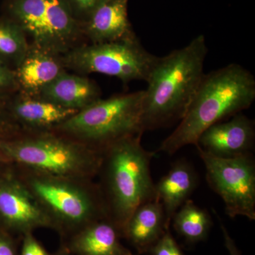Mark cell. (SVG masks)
<instances>
[{
    "label": "cell",
    "mask_w": 255,
    "mask_h": 255,
    "mask_svg": "<svg viewBox=\"0 0 255 255\" xmlns=\"http://www.w3.org/2000/svg\"><path fill=\"white\" fill-rule=\"evenodd\" d=\"M128 0H104L82 23L92 43L119 41L135 36L128 16Z\"/></svg>",
    "instance_id": "cell-14"
},
{
    "label": "cell",
    "mask_w": 255,
    "mask_h": 255,
    "mask_svg": "<svg viewBox=\"0 0 255 255\" xmlns=\"http://www.w3.org/2000/svg\"><path fill=\"white\" fill-rule=\"evenodd\" d=\"M220 223H221V231H222L223 238H224L225 246H226L230 255H241L236 243H235L231 236H230L226 226L223 224L221 220H220Z\"/></svg>",
    "instance_id": "cell-27"
},
{
    "label": "cell",
    "mask_w": 255,
    "mask_h": 255,
    "mask_svg": "<svg viewBox=\"0 0 255 255\" xmlns=\"http://www.w3.org/2000/svg\"><path fill=\"white\" fill-rule=\"evenodd\" d=\"M0 153L12 167L84 179L97 177L102 159V152L54 130L0 135Z\"/></svg>",
    "instance_id": "cell-4"
},
{
    "label": "cell",
    "mask_w": 255,
    "mask_h": 255,
    "mask_svg": "<svg viewBox=\"0 0 255 255\" xmlns=\"http://www.w3.org/2000/svg\"><path fill=\"white\" fill-rule=\"evenodd\" d=\"M18 129L19 128L13 123L2 107H0V135L11 133Z\"/></svg>",
    "instance_id": "cell-26"
},
{
    "label": "cell",
    "mask_w": 255,
    "mask_h": 255,
    "mask_svg": "<svg viewBox=\"0 0 255 255\" xmlns=\"http://www.w3.org/2000/svg\"><path fill=\"white\" fill-rule=\"evenodd\" d=\"M13 167L61 241L95 221L108 219L102 191L95 179L58 177Z\"/></svg>",
    "instance_id": "cell-5"
},
{
    "label": "cell",
    "mask_w": 255,
    "mask_h": 255,
    "mask_svg": "<svg viewBox=\"0 0 255 255\" xmlns=\"http://www.w3.org/2000/svg\"><path fill=\"white\" fill-rule=\"evenodd\" d=\"M206 167L209 187L222 199L231 219L255 220V162L253 153L221 157L196 146Z\"/></svg>",
    "instance_id": "cell-9"
},
{
    "label": "cell",
    "mask_w": 255,
    "mask_h": 255,
    "mask_svg": "<svg viewBox=\"0 0 255 255\" xmlns=\"http://www.w3.org/2000/svg\"><path fill=\"white\" fill-rule=\"evenodd\" d=\"M198 177L195 170L185 160L176 162L168 173L155 184L156 198L162 204L167 226H170L172 217L189 199L197 186Z\"/></svg>",
    "instance_id": "cell-16"
},
{
    "label": "cell",
    "mask_w": 255,
    "mask_h": 255,
    "mask_svg": "<svg viewBox=\"0 0 255 255\" xmlns=\"http://www.w3.org/2000/svg\"><path fill=\"white\" fill-rule=\"evenodd\" d=\"M2 108L18 128L30 130H54L78 112L33 97L16 99Z\"/></svg>",
    "instance_id": "cell-12"
},
{
    "label": "cell",
    "mask_w": 255,
    "mask_h": 255,
    "mask_svg": "<svg viewBox=\"0 0 255 255\" xmlns=\"http://www.w3.org/2000/svg\"><path fill=\"white\" fill-rule=\"evenodd\" d=\"M21 239L0 229V255H19Z\"/></svg>",
    "instance_id": "cell-25"
},
{
    "label": "cell",
    "mask_w": 255,
    "mask_h": 255,
    "mask_svg": "<svg viewBox=\"0 0 255 255\" xmlns=\"http://www.w3.org/2000/svg\"><path fill=\"white\" fill-rule=\"evenodd\" d=\"M27 37L21 28L7 16L0 18V61L16 69L27 54Z\"/></svg>",
    "instance_id": "cell-20"
},
{
    "label": "cell",
    "mask_w": 255,
    "mask_h": 255,
    "mask_svg": "<svg viewBox=\"0 0 255 255\" xmlns=\"http://www.w3.org/2000/svg\"><path fill=\"white\" fill-rule=\"evenodd\" d=\"M6 11L33 46L57 56L75 48L81 33V23L66 0H7Z\"/></svg>",
    "instance_id": "cell-7"
},
{
    "label": "cell",
    "mask_w": 255,
    "mask_h": 255,
    "mask_svg": "<svg viewBox=\"0 0 255 255\" xmlns=\"http://www.w3.org/2000/svg\"><path fill=\"white\" fill-rule=\"evenodd\" d=\"M104 0H66L75 18L80 23L85 22L92 11Z\"/></svg>",
    "instance_id": "cell-23"
},
{
    "label": "cell",
    "mask_w": 255,
    "mask_h": 255,
    "mask_svg": "<svg viewBox=\"0 0 255 255\" xmlns=\"http://www.w3.org/2000/svg\"><path fill=\"white\" fill-rule=\"evenodd\" d=\"M121 233L108 219H101L63 240L61 246L74 255H127Z\"/></svg>",
    "instance_id": "cell-13"
},
{
    "label": "cell",
    "mask_w": 255,
    "mask_h": 255,
    "mask_svg": "<svg viewBox=\"0 0 255 255\" xmlns=\"http://www.w3.org/2000/svg\"><path fill=\"white\" fill-rule=\"evenodd\" d=\"M148 253L151 255H184L171 234L169 228L164 231L163 234L152 246Z\"/></svg>",
    "instance_id": "cell-21"
},
{
    "label": "cell",
    "mask_w": 255,
    "mask_h": 255,
    "mask_svg": "<svg viewBox=\"0 0 255 255\" xmlns=\"http://www.w3.org/2000/svg\"><path fill=\"white\" fill-rule=\"evenodd\" d=\"M40 228L53 230V225L12 171L0 179V229L21 238Z\"/></svg>",
    "instance_id": "cell-10"
},
{
    "label": "cell",
    "mask_w": 255,
    "mask_h": 255,
    "mask_svg": "<svg viewBox=\"0 0 255 255\" xmlns=\"http://www.w3.org/2000/svg\"><path fill=\"white\" fill-rule=\"evenodd\" d=\"M141 136L126 137L105 149L97 176L108 219L121 236L134 211L156 198L150 172L151 159L155 153L142 147Z\"/></svg>",
    "instance_id": "cell-3"
},
{
    "label": "cell",
    "mask_w": 255,
    "mask_h": 255,
    "mask_svg": "<svg viewBox=\"0 0 255 255\" xmlns=\"http://www.w3.org/2000/svg\"><path fill=\"white\" fill-rule=\"evenodd\" d=\"M174 230L189 243H197L207 237L212 226L211 216L194 201L188 199L172 217Z\"/></svg>",
    "instance_id": "cell-19"
},
{
    "label": "cell",
    "mask_w": 255,
    "mask_h": 255,
    "mask_svg": "<svg viewBox=\"0 0 255 255\" xmlns=\"http://www.w3.org/2000/svg\"><path fill=\"white\" fill-rule=\"evenodd\" d=\"M39 95L44 100L78 112L101 99L97 84L85 77L65 72L44 87Z\"/></svg>",
    "instance_id": "cell-17"
},
{
    "label": "cell",
    "mask_w": 255,
    "mask_h": 255,
    "mask_svg": "<svg viewBox=\"0 0 255 255\" xmlns=\"http://www.w3.org/2000/svg\"><path fill=\"white\" fill-rule=\"evenodd\" d=\"M37 240L33 233L23 235L20 243L19 255H52Z\"/></svg>",
    "instance_id": "cell-24"
},
{
    "label": "cell",
    "mask_w": 255,
    "mask_h": 255,
    "mask_svg": "<svg viewBox=\"0 0 255 255\" xmlns=\"http://www.w3.org/2000/svg\"><path fill=\"white\" fill-rule=\"evenodd\" d=\"M159 57L142 47L136 36L75 47L64 55V66L80 73L115 77L124 83L147 81Z\"/></svg>",
    "instance_id": "cell-8"
},
{
    "label": "cell",
    "mask_w": 255,
    "mask_h": 255,
    "mask_svg": "<svg viewBox=\"0 0 255 255\" xmlns=\"http://www.w3.org/2000/svg\"><path fill=\"white\" fill-rule=\"evenodd\" d=\"M12 171L11 164L0 153V179L9 175Z\"/></svg>",
    "instance_id": "cell-28"
},
{
    "label": "cell",
    "mask_w": 255,
    "mask_h": 255,
    "mask_svg": "<svg viewBox=\"0 0 255 255\" xmlns=\"http://www.w3.org/2000/svg\"><path fill=\"white\" fill-rule=\"evenodd\" d=\"M127 255H132L131 252H130V253H128V254Z\"/></svg>",
    "instance_id": "cell-30"
},
{
    "label": "cell",
    "mask_w": 255,
    "mask_h": 255,
    "mask_svg": "<svg viewBox=\"0 0 255 255\" xmlns=\"http://www.w3.org/2000/svg\"><path fill=\"white\" fill-rule=\"evenodd\" d=\"M255 100L254 75L239 64L204 74L179 125L157 152L173 155L184 146L196 145L208 128L241 113Z\"/></svg>",
    "instance_id": "cell-1"
},
{
    "label": "cell",
    "mask_w": 255,
    "mask_h": 255,
    "mask_svg": "<svg viewBox=\"0 0 255 255\" xmlns=\"http://www.w3.org/2000/svg\"><path fill=\"white\" fill-rule=\"evenodd\" d=\"M14 72L18 87L28 94H40L65 71L57 55L32 46Z\"/></svg>",
    "instance_id": "cell-18"
},
{
    "label": "cell",
    "mask_w": 255,
    "mask_h": 255,
    "mask_svg": "<svg viewBox=\"0 0 255 255\" xmlns=\"http://www.w3.org/2000/svg\"><path fill=\"white\" fill-rule=\"evenodd\" d=\"M208 48L203 35L158 58L144 90V131L181 120L204 77Z\"/></svg>",
    "instance_id": "cell-2"
},
{
    "label": "cell",
    "mask_w": 255,
    "mask_h": 255,
    "mask_svg": "<svg viewBox=\"0 0 255 255\" xmlns=\"http://www.w3.org/2000/svg\"><path fill=\"white\" fill-rule=\"evenodd\" d=\"M144 90L99 100L54 129L103 152L126 137L142 135Z\"/></svg>",
    "instance_id": "cell-6"
},
{
    "label": "cell",
    "mask_w": 255,
    "mask_h": 255,
    "mask_svg": "<svg viewBox=\"0 0 255 255\" xmlns=\"http://www.w3.org/2000/svg\"><path fill=\"white\" fill-rule=\"evenodd\" d=\"M169 228L166 223L164 208L155 198L139 206L132 213L122 232L140 254L148 253L164 231Z\"/></svg>",
    "instance_id": "cell-15"
},
{
    "label": "cell",
    "mask_w": 255,
    "mask_h": 255,
    "mask_svg": "<svg viewBox=\"0 0 255 255\" xmlns=\"http://www.w3.org/2000/svg\"><path fill=\"white\" fill-rule=\"evenodd\" d=\"M255 137L253 121L239 113L231 120L208 128L198 139L196 146L218 157H236L252 153Z\"/></svg>",
    "instance_id": "cell-11"
},
{
    "label": "cell",
    "mask_w": 255,
    "mask_h": 255,
    "mask_svg": "<svg viewBox=\"0 0 255 255\" xmlns=\"http://www.w3.org/2000/svg\"><path fill=\"white\" fill-rule=\"evenodd\" d=\"M52 255H74L67 251L63 246H60L59 249Z\"/></svg>",
    "instance_id": "cell-29"
},
{
    "label": "cell",
    "mask_w": 255,
    "mask_h": 255,
    "mask_svg": "<svg viewBox=\"0 0 255 255\" xmlns=\"http://www.w3.org/2000/svg\"><path fill=\"white\" fill-rule=\"evenodd\" d=\"M17 88L14 69L0 61V107L4 105L6 96Z\"/></svg>",
    "instance_id": "cell-22"
}]
</instances>
